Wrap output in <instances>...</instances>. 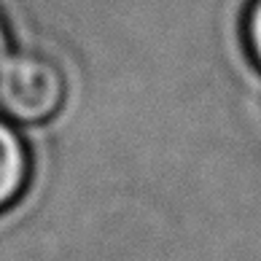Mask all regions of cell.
Here are the masks:
<instances>
[{"mask_svg": "<svg viewBox=\"0 0 261 261\" xmlns=\"http://www.w3.org/2000/svg\"><path fill=\"white\" fill-rule=\"evenodd\" d=\"M67 97L62 67L38 51H16L0 67V108L8 119L43 124L54 119Z\"/></svg>", "mask_w": 261, "mask_h": 261, "instance_id": "6da1fadb", "label": "cell"}, {"mask_svg": "<svg viewBox=\"0 0 261 261\" xmlns=\"http://www.w3.org/2000/svg\"><path fill=\"white\" fill-rule=\"evenodd\" d=\"M30 178V153L11 124L0 119V210H6L27 186Z\"/></svg>", "mask_w": 261, "mask_h": 261, "instance_id": "7a4b0ae2", "label": "cell"}, {"mask_svg": "<svg viewBox=\"0 0 261 261\" xmlns=\"http://www.w3.org/2000/svg\"><path fill=\"white\" fill-rule=\"evenodd\" d=\"M248 46L253 51L256 62L261 65V0H253L248 11Z\"/></svg>", "mask_w": 261, "mask_h": 261, "instance_id": "3957f363", "label": "cell"}, {"mask_svg": "<svg viewBox=\"0 0 261 261\" xmlns=\"http://www.w3.org/2000/svg\"><path fill=\"white\" fill-rule=\"evenodd\" d=\"M8 54H11V35H8L6 19L0 16V67H3V62L8 60Z\"/></svg>", "mask_w": 261, "mask_h": 261, "instance_id": "277c9868", "label": "cell"}]
</instances>
